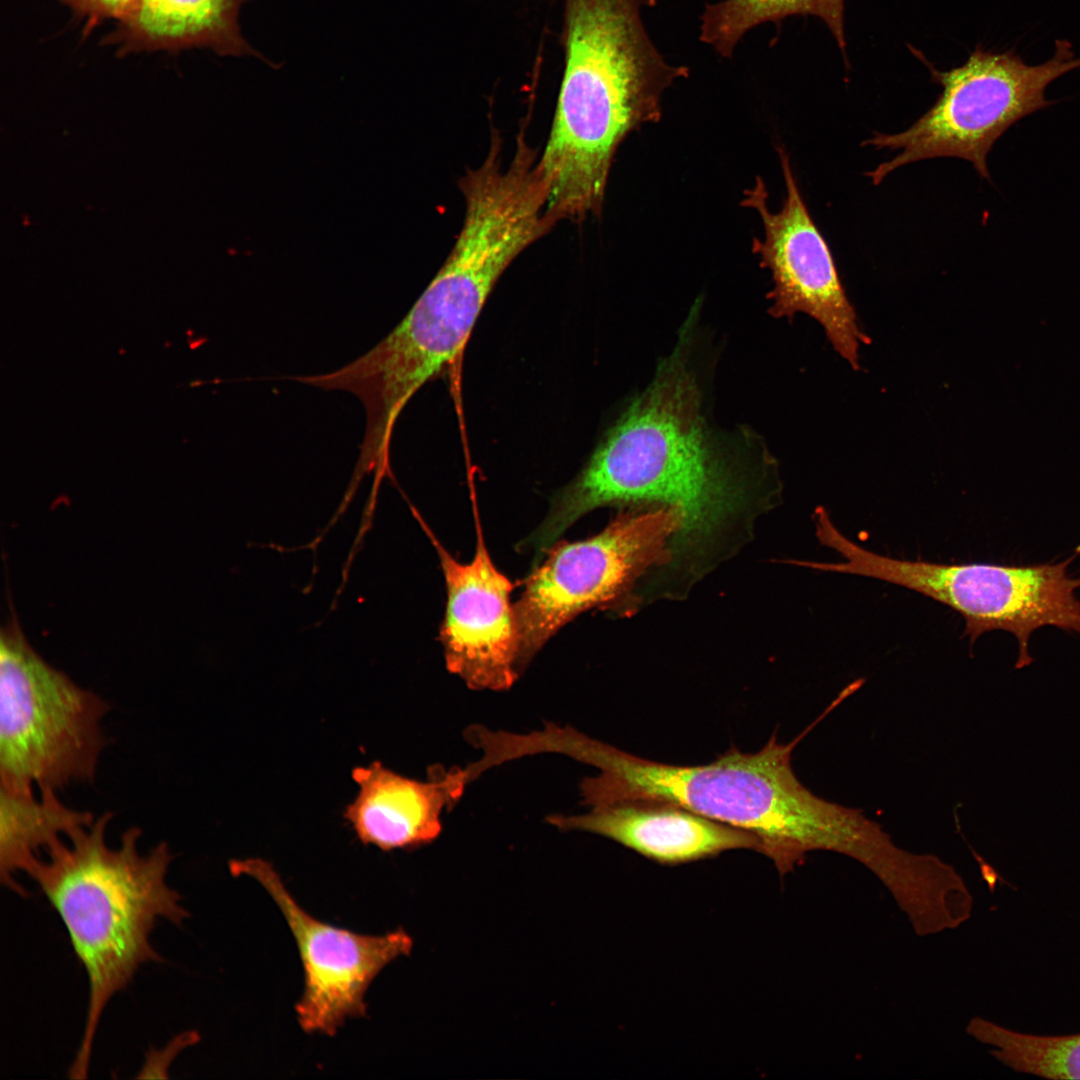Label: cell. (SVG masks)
Here are the masks:
<instances>
[{"label": "cell", "instance_id": "18", "mask_svg": "<svg viewBox=\"0 0 1080 1080\" xmlns=\"http://www.w3.org/2000/svg\"><path fill=\"white\" fill-rule=\"evenodd\" d=\"M972 852L975 858L980 863L981 873L984 880L989 884L991 889H993L997 879L999 878V875L996 873L995 869L991 865H989L984 859H982L975 851L972 850Z\"/></svg>", "mask_w": 1080, "mask_h": 1080}, {"label": "cell", "instance_id": "2", "mask_svg": "<svg viewBox=\"0 0 1080 1080\" xmlns=\"http://www.w3.org/2000/svg\"><path fill=\"white\" fill-rule=\"evenodd\" d=\"M655 0H565V69L538 165L548 210L579 222L601 214L615 154L661 119V99L689 68L669 64L641 12Z\"/></svg>", "mask_w": 1080, "mask_h": 1080}, {"label": "cell", "instance_id": "7", "mask_svg": "<svg viewBox=\"0 0 1080 1080\" xmlns=\"http://www.w3.org/2000/svg\"><path fill=\"white\" fill-rule=\"evenodd\" d=\"M680 528L677 510L620 513L602 532L555 542L514 605L522 670L564 625L625 592L649 568L667 565Z\"/></svg>", "mask_w": 1080, "mask_h": 1080}, {"label": "cell", "instance_id": "3", "mask_svg": "<svg viewBox=\"0 0 1080 1080\" xmlns=\"http://www.w3.org/2000/svg\"><path fill=\"white\" fill-rule=\"evenodd\" d=\"M111 813L81 827L46 852L29 872L66 928L86 971L89 996L83 1036L69 1077L85 1079L100 1018L138 968L158 962L150 935L160 919L180 925L189 912L166 881L173 859L166 843L138 850L132 827L118 847L106 841Z\"/></svg>", "mask_w": 1080, "mask_h": 1080}, {"label": "cell", "instance_id": "14", "mask_svg": "<svg viewBox=\"0 0 1080 1080\" xmlns=\"http://www.w3.org/2000/svg\"><path fill=\"white\" fill-rule=\"evenodd\" d=\"M54 789L14 790L0 785V880L20 895H26L17 882L19 872L29 874L42 859V852L68 837L75 830L90 826V812L66 806Z\"/></svg>", "mask_w": 1080, "mask_h": 1080}, {"label": "cell", "instance_id": "12", "mask_svg": "<svg viewBox=\"0 0 1080 1080\" xmlns=\"http://www.w3.org/2000/svg\"><path fill=\"white\" fill-rule=\"evenodd\" d=\"M546 820L561 831L604 836L661 865L690 863L735 849L759 852L760 848L754 834L666 801H620Z\"/></svg>", "mask_w": 1080, "mask_h": 1080}, {"label": "cell", "instance_id": "6", "mask_svg": "<svg viewBox=\"0 0 1080 1080\" xmlns=\"http://www.w3.org/2000/svg\"><path fill=\"white\" fill-rule=\"evenodd\" d=\"M1052 58L1029 65L1013 50L1004 53L977 47L967 61L948 71L931 65L932 79L942 87L934 105L907 129L874 132L863 146L897 151L892 159L866 173L880 184L896 169L938 157L961 158L990 180L987 155L995 142L1020 119L1048 107L1045 89L1054 80L1080 67L1072 45L1055 42Z\"/></svg>", "mask_w": 1080, "mask_h": 1080}, {"label": "cell", "instance_id": "9", "mask_svg": "<svg viewBox=\"0 0 1080 1080\" xmlns=\"http://www.w3.org/2000/svg\"><path fill=\"white\" fill-rule=\"evenodd\" d=\"M229 870L233 876L256 880L292 932L304 971V990L295 1007L302 1030L333 1036L347 1019L366 1016L369 986L390 962L410 954L409 934L399 928L383 935H363L314 918L265 859H232Z\"/></svg>", "mask_w": 1080, "mask_h": 1080}, {"label": "cell", "instance_id": "17", "mask_svg": "<svg viewBox=\"0 0 1080 1080\" xmlns=\"http://www.w3.org/2000/svg\"><path fill=\"white\" fill-rule=\"evenodd\" d=\"M74 14L96 25L105 20H120L135 0H58Z\"/></svg>", "mask_w": 1080, "mask_h": 1080}, {"label": "cell", "instance_id": "10", "mask_svg": "<svg viewBox=\"0 0 1080 1080\" xmlns=\"http://www.w3.org/2000/svg\"><path fill=\"white\" fill-rule=\"evenodd\" d=\"M473 559L460 563L428 531L444 574L447 602L440 629L447 670L473 690L504 691L523 671L510 601L513 585L494 565L475 511Z\"/></svg>", "mask_w": 1080, "mask_h": 1080}, {"label": "cell", "instance_id": "4", "mask_svg": "<svg viewBox=\"0 0 1080 1080\" xmlns=\"http://www.w3.org/2000/svg\"><path fill=\"white\" fill-rule=\"evenodd\" d=\"M844 698L838 695L823 713L786 744L774 733L756 753L732 746L704 765H673L638 757L562 727L554 751L596 768L580 784L582 803L591 808L628 800L680 805L703 817L754 834L759 852L783 877L813 850L824 820V801L797 778L791 764L796 745Z\"/></svg>", "mask_w": 1080, "mask_h": 1080}, {"label": "cell", "instance_id": "16", "mask_svg": "<svg viewBox=\"0 0 1080 1080\" xmlns=\"http://www.w3.org/2000/svg\"><path fill=\"white\" fill-rule=\"evenodd\" d=\"M967 1033L990 1046V1054L1010 1069L1048 1079H1080V1034L1036 1035L972 1018Z\"/></svg>", "mask_w": 1080, "mask_h": 1080}, {"label": "cell", "instance_id": "15", "mask_svg": "<svg viewBox=\"0 0 1080 1080\" xmlns=\"http://www.w3.org/2000/svg\"><path fill=\"white\" fill-rule=\"evenodd\" d=\"M843 11L844 0H724L706 6L700 39L721 56L730 57L741 38L757 25L788 16L812 15L825 22L844 51Z\"/></svg>", "mask_w": 1080, "mask_h": 1080}, {"label": "cell", "instance_id": "11", "mask_svg": "<svg viewBox=\"0 0 1080 1080\" xmlns=\"http://www.w3.org/2000/svg\"><path fill=\"white\" fill-rule=\"evenodd\" d=\"M358 792L343 812L357 839L384 852L412 850L436 840L442 814L469 784L464 768L430 769L427 781L399 774L376 760L352 769Z\"/></svg>", "mask_w": 1080, "mask_h": 1080}, {"label": "cell", "instance_id": "5", "mask_svg": "<svg viewBox=\"0 0 1080 1080\" xmlns=\"http://www.w3.org/2000/svg\"><path fill=\"white\" fill-rule=\"evenodd\" d=\"M108 703L47 663L15 617L0 637V784L58 789L91 781Z\"/></svg>", "mask_w": 1080, "mask_h": 1080}, {"label": "cell", "instance_id": "1", "mask_svg": "<svg viewBox=\"0 0 1080 1080\" xmlns=\"http://www.w3.org/2000/svg\"><path fill=\"white\" fill-rule=\"evenodd\" d=\"M746 481L711 446L700 394L681 357L660 367L580 473L554 498L528 540L546 552L573 523L596 508L654 504L678 511L680 528L667 566L697 580L742 539L758 514ZM745 536V535H744ZM527 544V545H528Z\"/></svg>", "mask_w": 1080, "mask_h": 1080}, {"label": "cell", "instance_id": "8", "mask_svg": "<svg viewBox=\"0 0 1080 1080\" xmlns=\"http://www.w3.org/2000/svg\"><path fill=\"white\" fill-rule=\"evenodd\" d=\"M783 171L786 197L782 207L772 212L768 191L761 177L744 191L742 205L753 208L761 218L764 235L754 238L752 252L760 266L771 272L773 288L768 294L771 313L793 317L804 313L824 329L834 350L857 370L859 349L869 344L839 277L830 248L815 225L803 200L788 154L777 147Z\"/></svg>", "mask_w": 1080, "mask_h": 1080}, {"label": "cell", "instance_id": "13", "mask_svg": "<svg viewBox=\"0 0 1080 1080\" xmlns=\"http://www.w3.org/2000/svg\"><path fill=\"white\" fill-rule=\"evenodd\" d=\"M249 0H135L103 39L120 56L207 48L219 55L255 54L241 35L238 15Z\"/></svg>", "mask_w": 1080, "mask_h": 1080}]
</instances>
